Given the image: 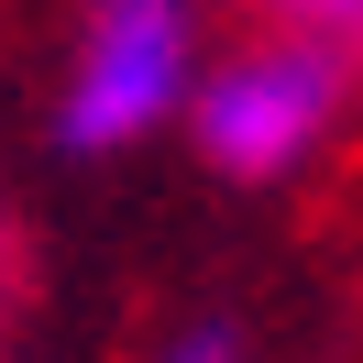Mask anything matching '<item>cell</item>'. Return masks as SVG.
I'll list each match as a JSON object with an SVG mask.
<instances>
[{
  "mask_svg": "<svg viewBox=\"0 0 363 363\" xmlns=\"http://www.w3.org/2000/svg\"><path fill=\"white\" fill-rule=\"evenodd\" d=\"M143 363H253V330H242L231 308H187V319H177V330H165Z\"/></svg>",
  "mask_w": 363,
  "mask_h": 363,
  "instance_id": "obj_3",
  "label": "cell"
},
{
  "mask_svg": "<svg viewBox=\"0 0 363 363\" xmlns=\"http://www.w3.org/2000/svg\"><path fill=\"white\" fill-rule=\"evenodd\" d=\"M11 275H23V242H11V220H0V308H11Z\"/></svg>",
  "mask_w": 363,
  "mask_h": 363,
  "instance_id": "obj_5",
  "label": "cell"
},
{
  "mask_svg": "<svg viewBox=\"0 0 363 363\" xmlns=\"http://www.w3.org/2000/svg\"><path fill=\"white\" fill-rule=\"evenodd\" d=\"M209 67V0H77V45L55 77V155L99 165L177 133Z\"/></svg>",
  "mask_w": 363,
  "mask_h": 363,
  "instance_id": "obj_2",
  "label": "cell"
},
{
  "mask_svg": "<svg viewBox=\"0 0 363 363\" xmlns=\"http://www.w3.org/2000/svg\"><path fill=\"white\" fill-rule=\"evenodd\" d=\"M286 33H330V45H352L363 55V0H264Z\"/></svg>",
  "mask_w": 363,
  "mask_h": 363,
  "instance_id": "obj_4",
  "label": "cell"
},
{
  "mask_svg": "<svg viewBox=\"0 0 363 363\" xmlns=\"http://www.w3.org/2000/svg\"><path fill=\"white\" fill-rule=\"evenodd\" d=\"M352 89H363V55L352 45L275 23V33L220 45L199 67V99H187L177 133L199 143L209 177H231V187H286V177H308V165L341 143Z\"/></svg>",
  "mask_w": 363,
  "mask_h": 363,
  "instance_id": "obj_1",
  "label": "cell"
}]
</instances>
